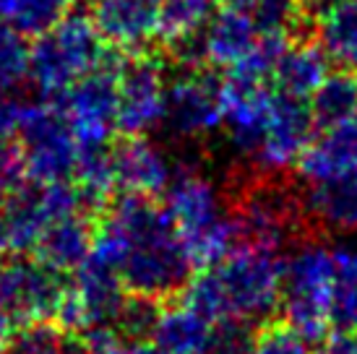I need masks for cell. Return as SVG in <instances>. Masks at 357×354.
Returning a JSON list of instances; mask_svg holds the SVG:
<instances>
[{"instance_id": "obj_1", "label": "cell", "mask_w": 357, "mask_h": 354, "mask_svg": "<svg viewBox=\"0 0 357 354\" xmlns=\"http://www.w3.org/2000/svg\"><path fill=\"white\" fill-rule=\"evenodd\" d=\"M91 256L112 266L128 292L157 302L180 295L196 268L165 206L130 193L107 206L91 237Z\"/></svg>"}, {"instance_id": "obj_2", "label": "cell", "mask_w": 357, "mask_h": 354, "mask_svg": "<svg viewBox=\"0 0 357 354\" xmlns=\"http://www.w3.org/2000/svg\"><path fill=\"white\" fill-rule=\"evenodd\" d=\"M284 261L277 250L238 245L225 261L201 268L183 286V305L214 325L219 321L271 323L282 300Z\"/></svg>"}, {"instance_id": "obj_3", "label": "cell", "mask_w": 357, "mask_h": 354, "mask_svg": "<svg viewBox=\"0 0 357 354\" xmlns=\"http://www.w3.org/2000/svg\"><path fill=\"white\" fill-rule=\"evenodd\" d=\"M165 211L193 266H214L240 245L217 185L193 167H180L165 187Z\"/></svg>"}, {"instance_id": "obj_4", "label": "cell", "mask_w": 357, "mask_h": 354, "mask_svg": "<svg viewBox=\"0 0 357 354\" xmlns=\"http://www.w3.org/2000/svg\"><path fill=\"white\" fill-rule=\"evenodd\" d=\"M305 201L271 172H256L235 185L229 219L240 245L282 250L305 224Z\"/></svg>"}, {"instance_id": "obj_5", "label": "cell", "mask_w": 357, "mask_h": 354, "mask_svg": "<svg viewBox=\"0 0 357 354\" xmlns=\"http://www.w3.org/2000/svg\"><path fill=\"white\" fill-rule=\"evenodd\" d=\"M109 55L112 52L105 47L89 16L68 10L50 31L34 37L29 47V81L45 99H58Z\"/></svg>"}, {"instance_id": "obj_6", "label": "cell", "mask_w": 357, "mask_h": 354, "mask_svg": "<svg viewBox=\"0 0 357 354\" xmlns=\"http://www.w3.org/2000/svg\"><path fill=\"white\" fill-rule=\"evenodd\" d=\"M331 292H334V256L321 243H303L284 261L279 310L307 344H318L331 325Z\"/></svg>"}, {"instance_id": "obj_7", "label": "cell", "mask_w": 357, "mask_h": 354, "mask_svg": "<svg viewBox=\"0 0 357 354\" xmlns=\"http://www.w3.org/2000/svg\"><path fill=\"white\" fill-rule=\"evenodd\" d=\"M10 138L21 148L29 180H70L81 146L55 102H19Z\"/></svg>"}, {"instance_id": "obj_8", "label": "cell", "mask_w": 357, "mask_h": 354, "mask_svg": "<svg viewBox=\"0 0 357 354\" xmlns=\"http://www.w3.org/2000/svg\"><path fill=\"white\" fill-rule=\"evenodd\" d=\"M126 295L128 289L118 271L89 253L79 268H73L63 302L55 313V323L66 334L76 336L112 328Z\"/></svg>"}, {"instance_id": "obj_9", "label": "cell", "mask_w": 357, "mask_h": 354, "mask_svg": "<svg viewBox=\"0 0 357 354\" xmlns=\"http://www.w3.org/2000/svg\"><path fill=\"white\" fill-rule=\"evenodd\" d=\"M68 279L37 256L13 253L0 261V305L13 325L55 321Z\"/></svg>"}, {"instance_id": "obj_10", "label": "cell", "mask_w": 357, "mask_h": 354, "mask_svg": "<svg viewBox=\"0 0 357 354\" xmlns=\"http://www.w3.org/2000/svg\"><path fill=\"white\" fill-rule=\"evenodd\" d=\"M120 55H109L102 66L81 76L60 94L63 115L68 120L81 148L107 146L112 130H118V68Z\"/></svg>"}, {"instance_id": "obj_11", "label": "cell", "mask_w": 357, "mask_h": 354, "mask_svg": "<svg viewBox=\"0 0 357 354\" xmlns=\"http://www.w3.org/2000/svg\"><path fill=\"white\" fill-rule=\"evenodd\" d=\"M167 79L162 63L144 52L123 58L118 68V125L126 136H146L165 120Z\"/></svg>"}, {"instance_id": "obj_12", "label": "cell", "mask_w": 357, "mask_h": 354, "mask_svg": "<svg viewBox=\"0 0 357 354\" xmlns=\"http://www.w3.org/2000/svg\"><path fill=\"white\" fill-rule=\"evenodd\" d=\"M178 138H201L222 125V79L206 66L180 68L165 91V120Z\"/></svg>"}, {"instance_id": "obj_13", "label": "cell", "mask_w": 357, "mask_h": 354, "mask_svg": "<svg viewBox=\"0 0 357 354\" xmlns=\"http://www.w3.org/2000/svg\"><path fill=\"white\" fill-rule=\"evenodd\" d=\"M274 91L264 81H243L235 76L222 79V125L238 154L253 159L264 141Z\"/></svg>"}, {"instance_id": "obj_14", "label": "cell", "mask_w": 357, "mask_h": 354, "mask_svg": "<svg viewBox=\"0 0 357 354\" xmlns=\"http://www.w3.org/2000/svg\"><path fill=\"white\" fill-rule=\"evenodd\" d=\"M313 128L316 123L307 105H303V99L277 94L264 141L250 162L258 164V172H271V175L284 172L292 164H298L300 154L313 138Z\"/></svg>"}, {"instance_id": "obj_15", "label": "cell", "mask_w": 357, "mask_h": 354, "mask_svg": "<svg viewBox=\"0 0 357 354\" xmlns=\"http://www.w3.org/2000/svg\"><path fill=\"white\" fill-rule=\"evenodd\" d=\"M159 0H94L91 24L105 45L126 52H144L157 40Z\"/></svg>"}, {"instance_id": "obj_16", "label": "cell", "mask_w": 357, "mask_h": 354, "mask_svg": "<svg viewBox=\"0 0 357 354\" xmlns=\"http://www.w3.org/2000/svg\"><path fill=\"white\" fill-rule=\"evenodd\" d=\"M109 151H112L115 185L130 196H159L165 193V187L175 175L167 154L144 136H126V141H120Z\"/></svg>"}, {"instance_id": "obj_17", "label": "cell", "mask_w": 357, "mask_h": 354, "mask_svg": "<svg viewBox=\"0 0 357 354\" xmlns=\"http://www.w3.org/2000/svg\"><path fill=\"white\" fill-rule=\"evenodd\" d=\"M258 37H261V31L248 10L227 6L225 10H219L217 16L208 19L204 31L199 34L201 60H204V66L229 70L248 55Z\"/></svg>"}, {"instance_id": "obj_18", "label": "cell", "mask_w": 357, "mask_h": 354, "mask_svg": "<svg viewBox=\"0 0 357 354\" xmlns=\"http://www.w3.org/2000/svg\"><path fill=\"white\" fill-rule=\"evenodd\" d=\"M352 167H357V118L324 128L310 138L298 159L300 177H305L310 185Z\"/></svg>"}, {"instance_id": "obj_19", "label": "cell", "mask_w": 357, "mask_h": 354, "mask_svg": "<svg viewBox=\"0 0 357 354\" xmlns=\"http://www.w3.org/2000/svg\"><path fill=\"white\" fill-rule=\"evenodd\" d=\"M305 214L337 232L357 229V167L313 183L305 198Z\"/></svg>"}, {"instance_id": "obj_20", "label": "cell", "mask_w": 357, "mask_h": 354, "mask_svg": "<svg viewBox=\"0 0 357 354\" xmlns=\"http://www.w3.org/2000/svg\"><path fill=\"white\" fill-rule=\"evenodd\" d=\"M328 76V55L316 40H300L282 52L271 81L277 94L292 99H310V94Z\"/></svg>"}, {"instance_id": "obj_21", "label": "cell", "mask_w": 357, "mask_h": 354, "mask_svg": "<svg viewBox=\"0 0 357 354\" xmlns=\"http://www.w3.org/2000/svg\"><path fill=\"white\" fill-rule=\"evenodd\" d=\"M91 237H94V229L89 219L84 214H70L45 226L34 250H37V258H42L45 263L68 274L89 258Z\"/></svg>"}, {"instance_id": "obj_22", "label": "cell", "mask_w": 357, "mask_h": 354, "mask_svg": "<svg viewBox=\"0 0 357 354\" xmlns=\"http://www.w3.org/2000/svg\"><path fill=\"white\" fill-rule=\"evenodd\" d=\"M211 336V323L188 305L162 307L151 331V344L172 354H204Z\"/></svg>"}, {"instance_id": "obj_23", "label": "cell", "mask_w": 357, "mask_h": 354, "mask_svg": "<svg viewBox=\"0 0 357 354\" xmlns=\"http://www.w3.org/2000/svg\"><path fill=\"white\" fill-rule=\"evenodd\" d=\"M316 42L328 60L357 70V0H337L313 21Z\"/></svg>"}, {"instance_id": "obj_24", "label": "cell", "mask_w": 357, "mask_h": 354, "mask_svg": "<svg viewBox=\"0 0 357 354\" xmlns=\"http://www.w3.org/2000/svg\"><path fill=\"white\" fill-rule=\"evenodd\" d=\"M70 180L79 190L84 211H105L112 193L118 190L115 169H112V151L107 146L81 148Z\"/></svg>"}, {"instance_id": "obj_25", "label": "cell", "mask_w": 357, "mask_h": 354, "mask_svg": "<svg viewBox=\"0 0 357 354\" xmlns=\"http://www.w3.org/2000/svg\"><path fill=\"white\" fill-rule=\"evenodd\" d=\"M310 115L318 128L339 125L357 118V70H328L321 86L310 94Z\"/></svg>"}, {"instance_id": "obj_26", "label": "cell", "mask_w": 357, "mask_h": 354, "mask_svg": "<svg viewBox=\"0 0 357 354\" xmlns=\"http://www.w3.org/2000/svg\"><path fill=\"white\" fill-rule=\"evenodd\" d=\"M211 19V0H159L157 40L167 47L196 40Z\"/></svg>"}, {"instance_id": "obj_27", "label": "cell", "mask_w": 357, "mask_h": 354, "mask_svg": "<svg viewBox=\"0 0 357 354\" xmlns=\"http://www.w3.org/2000/svg\"><path fill=\"white\" fill-rule=\"evenodd\" d=\"M70 10V0H0V21L34 40L50 31Z\"/></svg>"}, {"instance_id": "obj_28", "label": "cell", "mask_w": 357, "mask_h": 354, "mask_svg": "<svg viewBox=\"0 0 357 354\" xmlns=\"http://www.w3.org/2000/svg\"><path fill=\"white\" fill-rule=\"evenodd\" d=\"M334 256V292L331 323L337 328H357V247L337 245Z\"/></svg>"}, {"instance_id": "obj_29", "label": "cell", "mask_w": 357, "mask_h": 354, "mask_svg": "<svg viewBox=\"0 0 357 354\" xmlns=\"http://www.w3.org/2000/svg\"><path fill=\"white\" fill-rule=\"evenodd\" d=\"M159 310H162V302L157 300H149V297H141L128 292L123 305H120V313L112 323V331L128 341V344H144V341H151V331L157 325Z\"/></svg>"}, {"instance_id": "obj_30", "label": "cell", "mask_w": 357, "mask_h": 354, "mask_svg": "<svg viewBox=\"0 0 357 354\" xmlns=\"http://www.w3.org/2000/svg\"><path fill=\"white\" fill-rule=\"evenodd\" d=\"M287 45H289V34H268V31H261V37L250 47V52L227 70V76H235V79H243V81L271 79V73L277 68L279 58L287 49Z\"/></svg>"}, {"instance_id": "obj_31", "label": "cell", "mask_w": 357, "mask_h": 354, "mask_svg": "<svg viewBox=\"0 0 357 354\" xmlns=\"http://www.w3.org/2000/svg\"><path fill=\"white\" fill-rule=\"evenodd\" d=\"M29 81V45L26 37L0 21V97H8Z\"/></svg>"}, {"instance_id": "obj_32", "label": "cell", "mask_w": 357, "mask_h": 354, "mask_svg": "<svg viewBox=\"0 0 357 354\" xmlns=\"http://www.w3.org/2000/svg\"><path fill=\"white\" fill-rule=\"evenodd\" d=\"M63 341L66 331L55 321H40L21 325L19 334L10 336L3 354H60Z\"/></svg>"}, {"instance_id": "obj_33", "label": "cell", "mask_w": 357, "mask_h": 354, "mask_svg": "<svg viewBox=\"0 0 357 354\" xmlns=\"http://www.w3.org/2000/svg\"><path fill=\"white\" fill-rule=\"evenodd\" d=\"M248 13L256 21L258 31L268 34H289L295 26L305 24L300 0H256Z\"/></svg>"}, {"instance_id": "obj_34", "label": "cell", "mask_w": 357, "mask_h": 354, "mask_svg": "<svg viewBox=\"0 0 357 354\" xmlns=\"http://www.w3.org/2000/svg\"><path fill=\"white\" fill-rule=\"evenodd\" d=\"M258 325L245 321H219L211 325L208 346L204 354H248L256 341Z\"/></svg>"}, {"instance_id": "obj_35", "label": "cell", "mask_w": 357, "mask_h": 354, "mask_svg": "<svg viewBox=\"0 0 357 354\" xmlns=\"http://www.w3.org/2000/svg\"><path fill=\"white\" fill-rule=\"evenodd\" d=\"M248 354H310V344L300 339L289 325L266 323L258 328L256 341Z\"/></svg>"}, {"instance_id": "obj_36", "label": "cell", "mask_w": 357, "mask_h": 354, "mask_svg": "<svg viewBox=\"0 0 357 354\" xmlns=\"http://www.w3.org/2000/svg\"><path fill=\"white\" fill-rule=\"evenodd\" d=\"M29 180L21 148L13 138H0V203L8 201L24 183Z\"/></svg>"}, {"instance_id": "obj_37", "label": "cell", "mask_w": 357, "mask_h": 354, "mask_svg": "<svg viewBox=\"0 0 357 354\" xmlns=\"http://www.w3.org/2000/svg\"><path fill=\"white\" fill-rule=\"evenodd\" d=\"M84 339H86V354H133V344L123 341L112 328L91 331Z\"/></svg>"}, {"instance_id": "obj_38", "label": "cell", "mask_w": 357, "mask_h": 354, "mask_svg": "<svg viewBox=\"0 0 357 354\" xmlns=\"http://www.w3.org/2000/svg\"><path fill=\"white\" fill-rule=\"evenodd\" d=\"M313 354H357V328H337L318 341Z\"/></svg>"}, {"instance_id": "obj_39", "label": "cell", "mask_w": 357, "mask_h": 354, "mask_svg": "<svg viewBox=\"0 0 357 354\" xmlns=\"http://www.w3.org/2000/svg\"><path fill=\"white\" fill-rule=\"evenodd\" d=\"M19 102L10 97H0V138L13 136V120H16Z\"/></svg>"}, {"instance_id": "obj_40", "label": "cell", "mask_w": 357, "mask_h": 354, "mask_svg": "<svg viewBox=\"0 0 357 354\" xmlns=\"http://www.w3.org/2000/svg\"><path fill=\"white\" fill-rule=\"evenodd\" d=\"M331 3H337V0H300V8H303V21L307 24H313V21L324 13V10L331 6Z\"/></svg>"}, {"instance_id": "obj_41", "label": "cell", "mask_w": 357, "mask_h": 354, "mask_svg": "<svg viewBox=\"0 0 357 354\" xmlns=\"http://www.w3.org/2000/svg\"><path fill=\"white\" fill-rule=\"evenodd\" d=\"M10 336H13V321H10V315L0 305V352L6 349V344L10 341Z\"/></svg>"}, {"instance_id": "obj_42", "label": "cell", "mask_w": 357, "mask_h": 354, "mask_svg": "<svg viewBox=\"0 0 357 354\" xmlns=\"http://www.w3.org/2000/svg\"><path fill=\"white\" fill-rule=\"evenodd\" d=\"M133 354H172V352H165V349H159L151 341H144V344H133Z\"/></svg>"}, {"instance_id": "obj_43", "label": "cell", "mask_w": 357, "mask_h": 354, "mask_svg": "<svg viewBox=\"0 0 357 354\" xmlns=\"http://www.w3.org/2000/svg\"><path fill=\"white\" fill-rule=\"evenodd\" d=\"M229 8H240V10H250L256 0H225Z\"/></svg>"}, {"instance_id": "obj_44", "label": "cell", "mask_w": 357, "mask_h": 354, "mask_svg": "<svg viewBox=\"0 0 357 354\" xmlns=\"http://www.w3.org/2000/svg\"><path fill=\"white\" fill-rule=\"evenodd\" d=\"M211 3H214V0H211Z\"/></svg>"}]
</instances>
